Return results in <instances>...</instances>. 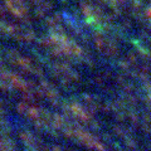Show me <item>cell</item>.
<instances>
[{"instance_id":"cell-1","label":"cell","mask_w":151,"mask_h":151,"mask_svg":"<svg viewBox=\"0 0 151 151\" xmlns=\"http://www.w3.org/2000/svg\"><path fill=\"white\" fill-rule=\"evenodd\" d=\"M10 12L17 17H24L27 14V5L24 0H5Z\"/></svg>"}]
</instances>
